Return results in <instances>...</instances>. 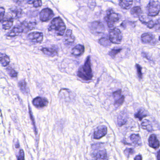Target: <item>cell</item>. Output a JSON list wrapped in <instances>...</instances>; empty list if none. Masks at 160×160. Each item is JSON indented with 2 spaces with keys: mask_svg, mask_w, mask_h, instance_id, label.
Masks as SVG:
<instances>
[{
  "mask_svg": "<svg viewBox=\"0 0 160 160\" xmlns=\"http://www.w3.org/2000/svg\"><path fill=\"white\" fill-rule=\"evenodd\" d=\"M5 9L2 7L0 9V18H1V22L2 23V21H3V17L5 16Z\"/></svg>",
  "mask_w": 160,
  "mask_h": 160,
  "instance_id": "cell-34",
  "label": "cell"
},
{
  "mask_svg": "<svg viewBox=\"0 0 160 160\" xmlns=\"http://www.w3.org/2000/svg\"><path fill=\"white\" fill-rule=\"evenodd\" d=\"M54 15L52 10L49 8H45L43 9L40 12V20L42 22L48 21L53 18Z\"/></svg>",
  "mask_w": 160,
  "mask_h": 160,
  "instance_id": "cell-9",
  "label": "cell"
},
{
  "mask_svg": "<svg viewBox=\"0 0 160 160\" xmlns=\"http://www.w3.org/2000/svg\"><path fill=\"white\" fill-rule=\"evenodd\" d=\"M120 17L119 15L114 12L112 9H110L107 11V14L105 20L107 26L109 28H112L116 23L120 20Z\"/></svg>",
  "mask_w": 160,
  "mask_h": 160,
  "instance_id": "cell-4",
  "label": "cell"
},
{
  "mask_svg": "<svg viewBox=\"0 0 160 160\" xmlns=\"http://www.w3.org/2000/svg\"><path fill=\"white\" fill-rule=\"evenodd\" d=\"M30 115L31 118L32 120V122H33V125H34V126H35V128L36 130L35 125V120L33 119V116H32V113L31 110L30 109Z\"/></svg>",
  "mask_w": 160,
  "mask_h": 160,
  "instance_id": "cell-39",
  "label": "cell"
},
{
  "mask_svg": "<svg viewBox=\"0 0 160 160\" xmlns=\"http://www.w3.org/2000/svg\"><path fill=\"white\" fill-rule=\"evenodd\" d=\"M85 47L84 46L79 44L72 48L71 53L74 56H80L84 53Z\"/></svg>",
  "mask_w": 160,
  "mask_h": 160,
  "instance_id": "cell-15",
  "label": "cell"
},
{
  "mask_svg": "<svg viewBox=\"0 0 160 160\" xmlns=\"http://www.w3.org/2000/svg\"><path fill=\"white\" fill-rule=\"evenodd\" d=\"M75 41V37L72 35V31L71 29L67 30L64 38V42L67 45L71 46L73 44Z\"/></svg>",
  "mask_w": 160,
  "mask_h": 160,
  "instance_id": "cell-13",
  "label": "cell"
},
{
  "mask_svg": "<svg viewBox=\"0 0 160 160\" xmlns=\"http://www.w3.org/2000/svg\"><path fill=\"white\" fill-rule=\"evenodd\" d=\"M142 156L141 155H138L136 156L134 158V160H142Z\"/></svg>",
  "mask_w": 160,
  "mask_h": 160,
  "instance_id": "cell-40",
  "label": "cell"
},
{
  "mask_svg": "<svg viewBox=\"0 0 160 160\" xmlns=\"http://www.w3.org/2000/svg\"><path fill=\"white\" fill-rule=\"evenodd\" d=\"M139 20L142 24L146 26L148 28L150 29L154 28L155 26V23L154 21L151 18L147 17L145 16L141 15L139 17Z\"/></svg>",
  "mask_w": 160,
  "mask_h": 160,
  "instance_id": "cell-14",
  "label": "cell"
},
{
  "mask_svg": "<svg viewBox=\"0 0 160 160\" xmlns=\"http://www.w3.org/2000/svg\"><path fill=\"white\" fill-rule=\"evenodd\" d=\"M99 43L103 46L107 47L111 45L110 41V40L106 38H102L99 41Z\"/></svg>",
  "mask_w": 160,
  "mask_h": 160,
  "instance_id": "cell-28",
  "label": "cell"
},
{
  "mask_svg": "<svg viewBox=\"0 0 160 160\" xmlns=\"http://www.w3.org/2000/svg\"><path fill=\"white\" fill-rule=\"evenodd\" d=\"M132 1H120L119 5L122 9L129 10L132 6Z\"/></svg>",
  "mask_w": 160,
  "mask_h": 160,
  "instance_id": "cell-21",
  "label": "cell"
},
{
  "mask_svg": "<svg viewBox=\"0 0 160 160\" xmlns=\"http://www.w3.org/2000/svg\"><path fill=\"white\" fill-rule=\"evenodd\" d=\"M33 6L35 8H38L39 7L41 6L42 5V2L41 1H35L33 2Z\"/></svg>",
  "mask_w": 160,
  "mask_h": 160,
  "instance_id": "cell-35",
  "label": "cell"
},
{
  "mask_svg": "<svg viewBox=\"0 0 160 160\" xmlns=\"http://www.w3.org/2000/svg\"><path fill=\"white\" fill-rule=\"evenodd\" d=\"M36 23L35 22H24L20 25L16 26L8 33V36L14 37L19 35L22 33H27L33 30L35 27Z\"/></svg>",
  "mask_w": 160,
  "mask_h": 160,
  "instance_id": "cell-2",
  "label": "cell"
},
{
  "mask_svg": "<svg viewBox=\"0 0 160 160\" xmlns=\"http://www.w3.org/2000/svg\"><path fill=\"white\" fill-rule=\"evenodd\" d=\"M77 75L83 80L88 81L92 79L93 75L90 56H88L86 58L84 65L80 67L77 71Z\"/></svg>",
  "mask_w": 160,
  "mask_h": 160,
  "instance_id": "cell-3",
  "label": "cell"
},
{
  "mask_svg": "<svg viewBox=\"0 0 160 160\" xmlns=\"http://www.w3.org/2000/svg\"><path fill=\"white\" fill-rule=\"evenodd\" d=\"M106 152L105 150L99 151L95 155V157L99 160H105L107 158Z\"/></svg>",
  "mask_w": 160,
  "mask_h": 160,
  "instance_id": "cell-25",
  "label": "cell"
},
{
  "mask_svg": "<svg viewBox=\"0 0 160 160\" xmlns=\"http://www.w3.org/2000/svg\"><path fill=\"white\" fill-rule=\"evenodd\" d=\"M125 100V96L124 95L122 96L120 98L117 99L115 102V105L116 106H119L121 105L124 102Z\"/></svg>",
  "mask_w": 160,
  "mask_h": 160,
  "instance_id": "cell-32",
  "label": "cell"
},
{
  "mask_svg": "<svg viewBox=\"0 0 160 160\" xmlns=\"http://www.w3.org/2000/svg\"><path fill=\"white\" fill-rule=\"evenodd\" d=\"M41 51L45 55L49 56H55L57 55V52L56 48L53 47H44L41 49Z\"/></svg>",
  "mask_w": 160,
  "mask_h": 160,
  "instance_id": "cell-16",
  "label": "cell"
},
{
  "mask_svg": "<svg viewBox=\"0 0 160 160\" xmlns=\"http://www.w3.org/2000/svg\"><path fill=\"white\" fill-rule=\"evenodd\" d=\"M1 64L3 66L5 67L9 65L10 59L9 56L5 54H1Z\"/></svg>",
  "mask_w": 160,
  "mask_h": 160,
  "instance_id": "cell-23",
  "label": "cell"
},
{
  "mask_svg": "<svg viewBox=\"0 0 160 160\" xmlns=\"http://www.w3.org/2000/svg\"><path fill=\"white\" fill-rule=\"evenodd\" d=\"M122 91L121 90H119L113 92V95L114 98H119L121 95Z\"/></svg>",
  "mask_w": 160,
  "mask_h": 160,
  "instance_id": "cell-36",
  "label": "cell"
},
{
  "mask_svg": "<svg viewBox=\"0 0 160 160\" xmlns=\"http://www.w3.org/2000/svg\"><path fill=\"white\" fill-rule=\"evenodd\" d=\"M159 41H160V36L159 37Z\"/></svg>",
  "mask_w": 160,
  "mask_h": 160,
  "instance_id": "cell-42",
  "label": "cell"
},
{
  "mask_svg": "<svg viewBox=\"0 0 160 160\" xmlns=\"http://www.w3.org/2000/svg\"><path fill=\"white\" fill-rule=\"evenodd\" d=\"M147 116V114L145 113V111L144 110H140L137 111V113H136L135 117L138 118L140 121H141L144 117H146Z\"/></svg>",
  "mask_w": 160,
  "mask_h": 160,
  "instance_id": "cell-27",
  "label": "cell"
},
{
  "mask_svg": "<svg viewBox=\"0 0 160 160\" xmlns=\"http://www.w3.org/2000/svg\"><path fill=\"white\" fill-rule=\"evenodd\" d=\"M48 101L46 98H42L38 97L32 101V104L36 107L38 108H43L46 107L48 104Z\"/></svg>",
  "mask_w": 160,
  "mask_h": 160,
  "instance_id": "cell-12",
  "label": "cell"
},
{
  "mask_svg": "<svg viewBox=\"0 0 160 160\" xmlns=\"http://www.w3.org/2000/svg\"><path fill=\"white\" fill-rule=\"evenodd\" d=\"M142 12V9L140 6L134 7L131 10V15L134 16H137L138 17L141 16Z\"/></svg>",
  "mask_w": 160,
  "mask_h": 160,
  "instance_id": "cell-24",
  "label": "cell"
},
{
  "mask_svg": "<svg viewBox=\"0 0 160 160\" xmlns=\"http://www.w3.org/2000/svg\"><path fill=\"white\" fill-rule=\"evenodd\" d=\"M109 40L114 44H120L122 40V35L119 29L117 28L111 29L109 32Z\"/></svg>",
  "mask_w": 160,
  "mask_h": 160,
  "instance_id": "cell-6",
  "label": "cell"
},
{
  "mask_svg": "<svg viewBox=\"0 0 160 160\" xmlns=\"http://www.w3.org/2000/svg\"><path fill=\"white\" fill-rule=\"evenodd\" d=\"M135 66L136 68L137 73L138 77H139L140 80H141L142 79V71H141L142 68H141V67L139 64H136Z\"/></svg>",
  "mask_w": 160,
  "mask_h": 160,
  "instance_id": "cell-31",
  "label": "cell"
},
{
  "mask_svg": "<svg viewBox=\"0 0 160 160\" xmlns=\"http://www.w3.org/2000/svg\"><path fill=\"white\" fill-rule=\"evenodd\" d=\"M122 50V48H116V47L114 48L110 52L109 55L112 58H114L116 57L117 54L121 51Z\"/></svg>",
  "mask_w": 160,
  "mask_h": 160,
  "instance_id": "cell-29",
  "label": "cell"
},
{
  "mask_svg": "<svg viewBox=\"0 0 160 160\" xmlns=\"http://www.w3.org/2000/svg\"><path fill=\"white\" fill-rule=\"evenodd\" d=\"M157 160H160V150L158 151V153H157Z\"/></svg>",
  "mask_w": 160,
  "mask_h": 160,
  "instance_id": "cell-41",
  "label": "cell"
},
{
  "mask_svg": "<svg viewBox=\"0 0 160 160\" xmlns=\"http://www.w3.org/2000/svg\"><path fill=\"white\" fill-rule=\"evenodd\" d=\"M89 27L91 32L95 35H101L105 31V27L103 23L99 21L93 22L89 24Z\"/></svg>",
  "mask_w": 160,
  "mask_h": 160,
  "instance_id": "cell-7",
  "label": "cell"
},
{
  "mask_svg": "<svg viewBox=\"0 0 160 160\" xmlns=\"http://www.w3.org/2000/svg\"><path fill=\"white\" fill-rule=\"evenodd\" d=\"M141 127L144 130H146L148 132H152L153 131L152 125L149 120L145 119L142 122Z\"/></svg>",
  "mask_w": 160,
  "mask_h": 160,
  "instance_id": "cell-20",
  "label": "cell"
},
{
  "mask_svg": "<svg viewBox=\"0 0 160 160\" xmlns=\"http://www.w3.org/2000/svg\"><path fill=\"white\" fill-rule=\"evenodd\" d=\"M13 24V19L12 17L6 18L2 22V28L5 30H8L11 27Z\"/></svg>",
  "mask_w": 160,
  "mask_h": 160,
  "instance_id": "cell-19",
  "label": "cell"
},
{
  "mask_svg": "<svg viewBox=\"0 0 160 160\" xmlns=\"http://www.w3.org/2000/svg\"><path fill=\"white\" fill-rule=\"evenodd\" d=\"M117 124L119 126H122L125 125L127 121V117L125 114L122 112L117 117Z\"/></svg>",
  "mask_w": 160,
  "mask_h": 160,
  "instance_id": "cell-22",
  "label": "cell"
},
{
  "mask_svg": "<svg viewBox=\"0 0 160 160\" xmlns=\"http://www.w3.org/2000/svg\"><path fill=\"white\" fill-rule=\"evenodd\" d=\"M148 142H149V146L152 148L156 149V148H159L160 146L159 141L155 134H152L150 136L148 140Z\"/></svg>",
  "mask_w": 160,
  "mask_h": 160,
  "instance_id": "cell-17",
  "label": "cell"
},
{
  "mask_svg": "<svg viewBox=\"0 0 160 160\" xmlns=\"http://www.w3.org/2000/svg\"><path fill=\"white\" fill-rule=\"evenodd\" d=\"M107 132V128L105 125L100 126L95 131L94 133V138L99 140L105 135Z\"/></svg>",
  "mask_w": 160,
  "mask_h": 160,
  "instance_id": "cell-11",
  "label": "cell"
},
{
  "mask_svg": "<svg viewBox=\"0 0 160 160\" xmlns=\"http://www.w3.org/2000/svg\"><path fill=\"white\" fill-rule=\"evenodd\" d=\"M134 150L132 148H127L124 151V153L126 155L129 156L130 155L134 154Z\"/></svg>",
  "mask_w": 160,
  "mask_h": 160,
  "instance_id": "cell-33",
  "label": "cell"
},
{
  "mask_svg": "<svg viewBox=\"0 0 160 160\" xmlns=\"http://www.w3.org/2000/svg\"><path fill=\"white\" fill-rule=\"evenodd\" d=\"M27 38L30 41L33 43H41L43 41V35L42 32H35L29 33Z\"/></svg>",
  "mask_w": 160,
  "mask_h": 160,
  "instance_id": "cell-10",
  "label": "cell"
},
{
  "mask_svg": "<svg viewBox=\"0 0 160 160\" xmlns=\"http://www.w3.org/2000/svg\"><path fill=\"white\" fill-rule=\"evenodd\" d=\"M18 160H25V154L23 150H20L18 156Z\"/></svg>",
  "mask_w": 160,
  "mask_h": 160,
  "instance_id": "cell-37",
  "label": "cell"
},
{
  "mask_svg": "<svg viewBox=\"0 0 160 160\" xmlns=\"http://www.w3.org/2000/svg\"><path fill=\"white\" fill-rule=\"evenodd\" d=\"M160 11V2L157 1H151L146 7V13L150 17L158 15Z\"/></svg>",
  "mask_w": 160,
  "mask_h": 160,
  "instance_id": "cell-5",
  "label": "cell"
},
{
  "mask_svg": "<svg viewBox=\"0 0 160 160\" xmlns=\"http://www.w3.org/2000/svg\"><path fill=\"white\" fill-rule=\"evenodd\" d=\"M141 40L144 44L155 45L157 43V40L155 36L151 33H145L141 36Z\"/></svg>",
  "mask_w": 160,
  "mask_h": 160,
  "instance_id": "cell-8",
  "label": "cell"
},
{
  "mask_svg": "<svg viewBox=\"0 0 160 160\" xmlns=\"http://www.w3.org/2000/svg\"><path fill=\"white\" fill-rule=\"evenodd\" d=\"M7 72L9 75L12 77H15L17 76V72L15 70H14L13 68H11L10 67H9L7 69Z\"/></svg>",
  "mask_w": 160,
  "mask_h": 160,
  "instance_id": "cell-30",
  "label": "cell"
},
{
  "mask_svg": "<svg viewBox=\"0 0 160 160\" xmlns=\"http://www.w3.org/2000/svg\"><path fill=\"white\" fill-rule=\"evenodd\" d=\"M65 30V25L60 17L54 18L48 26V31L59 36L64 35Z\"/></svg>",
  "mask_w": 160,
  "mask_h": 160,
  "instance_id": "cell-1",
  "label": "cell"
},
{
  "mask_svg": "<svg viewBox=\"0 0 160 160\" xmlns=\"http://www.w3.org/2000/svg\"><path fill=\"white\" fill-rule=\"evenodd\" d=\"M154 28L157 30L160 31V19L157 20L155 23V26Z\"/></svg>",
  "mask_w": 160,
  "mask_h": 160,
  "instance_id": "cell-38",
  "label": "cell"
},
{
  "mask_svg": "<svg viewBox=\"0 0 160 160\" xmlns=\"http://www.w3.org/2000/svg\"><path fill=\"white\" fill-rule=\"evenodd\" d=\"M18 86L23 94L25 95H27L29 93V88H28L27 83L25 80H21L20 81L18 82Z\"/></svg>",
  "mask_w": 160,
  "mask_h": 160,
  "instance_id": "cell-18",
  "label": "cell"
},
{
  "mask_svg": "<svg viewBox=\"0 0 160 160\" xmlns=\"http://www.w3.org/2000/svg\"><path fill=\"white\" fill-rule=\"evenodd\" d=\"M130 139L131 141L135 145H140V144H141L140 137L139 135L135 134H131L130 136Z\"/></svg>",
  "mask_w": 160,
  "mask_h": 160,
  "instance_id": "cell-26",
  "label": "cell"
}]
</instances>
